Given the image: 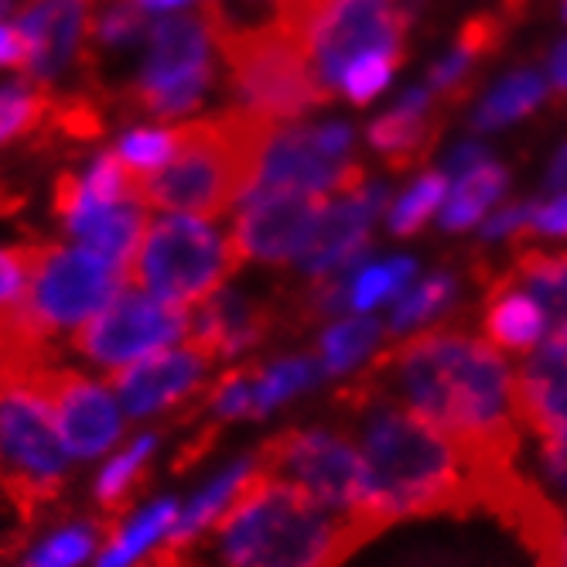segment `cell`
<instances>
[{
	"instance_id": "cell-30",
	"label": "cell",
	"mask_w": 567,
	"mask_h": 567,
	"mask_svg": "<svg viewBox=\"0 0 567 567\" xmlns=\"http://www.w3.org/2000/svg\"><path fill=\"white\" fill-rule=\"evenodd\" d=\"M178 503H157L151 506L147 513H141L134 523H127L124 530H116L113 534V544L103 550L100 564L96 567H127L134 564L154 540H161L165 534L175 530V523H178Z\"/></svg>"
},
{
	"instance_id": "cell-14",
	"label": "cell",
	"mask_w": 567,
	"mask_h": 567,
	"mask_svg": "<svg viewBox=\"0 0 567 567\" xmlns=\"http://www.w3.org/2000/svg\"><path fill=\"white\" fill-rule=\"evenodd\" d=\"M516 414L540 444L547 478L567 493V346L540 342L516 370Z\"/></svg>"
},
{
	"instance_id": "cell-36",
	"label": "cell",
	"mask_w": 567,
	"mask_h": 567,
	"mask_svg": "<svg viewBox=\"0 0 567 567\" xmlns=\"http://www.w3.org/2000/svg\"><path fill=\"white\" fill-rule=\"evenodd\" d=\"M444 195H449V178H444V175H424V178H417L408 188V195H403L396 206H393L390 229L396 236H414L437 213Z\"/></svg>"
},
{
	"instance_id": "cell-39",
	"label": "cell",
	"mask_w": 567,
	"mask_h": 567,
	"mask_svg": "<svg viewBox=\"0 0 567 567\" xmlns=\"http://www.w3.org/2000/svg\"><path fill=\"white\" fill-rule=\"evenodd\" d=\"M24 291H28V264H24V250H21V247L0 250V318H11V315L21 311Z\"/></svg>"
},
{
	"instance_id": "cell-51",
	"label": "cell",
	"mask_w": 567,
	"mask_h": 567,
	"mask_svg": "<svg viewBox=\"0 0 567 567\" xmlns=\"http://www.w3.org/2000/svg\"><path fill=\"white\" fill-rule=\"evenodd\" d=\"M11 8H14V0H0V18H4V14H8Z\"/></svg>"
},
{
	"instance_id": "cell-5",
	"label": "cell",
	"mask_w": 567,
	"mask_h": 567,
	"mask_svg": "<svg viewBox=\"0 0 567 567\" xmlns=\"http://www.w3.org/2000/svg\"><path fill=\"white\" fill-rule=\"evenodd\" d=\"M202 21L209 24L213 42L226 59L229 90L239 110L280 124L332 100V90L321 86L305 42L284 24H233L216 0H202Z\"/></svg>"
},
{
	"instance_id": "cell-37",
	"label": "cell",
	"mask_w": 567,
	"mask_h": 567,
	"mask_svg": "<svg viewBox=\"0 0 567 567\" xmlns=\"http://www.w3.org/2000/svg\"><path fill=\"white\" fill-rule=\"evenodd\" d=\"M396 55H362V59H355L349 69H346V75H342V90H346V96L352 100V103H370L373 96H380L383 90H386V83H390V75H393V69H396Z\"/></svg>"
},
{
	"instance_id": "cell-25",
	"label": "cell",
	"mask_w": 567,
	"mask_h": 567,
	"mask_svg": "<svg viewBox=\"0 0 567 567\" xmlns=\"http://www.w3.org/2000/svg\"><path fill=\"white\" fill-rule=\"evenodd\" d=\"M250 478H254V462L233 465L216 482H209L192 503H185V509L178 513L175 530H172L175 547L188 544L192 537L206 534V530H216V526L223 523V516L239 503V496L250 485Z\"/></svg>"
},
{
	"instance_id": "cell-23",
	"label": "cell",
	"mask_w": 567,
	"mask_h": 567,
	"mask_svg": "<svg viewBox=\"0 0 567 567\" xmlns=\"http://www.w3.org/2000/svg\"><path fill=\"white\" fill-rule=\"evenodd\" d=\"M485 339L499 352H534L547 336V315L544 308L506 277L493 284L485 298Z\"/></svg>"
},
{
	"instance_id": "cell-52",
	"label": "cell",
	"mask_w": 567,
	"mask_h": 567,
	"mask_svg": "<svg viewBox=\"0 0 567 567\" xmlns=\"http://www.w3.org/2000/svg\"><path fill=\"white\" fill-rule=\"evenodd\" d=\"M564 18H567V0H564Z\"/></svg>"
},
{
	"instance_id": "cell-10",
	"label": "cell",
	"mask_w": 567,
	"mask_h": 567,
	"mask_svg": "<svg viewBox=\"0 0 567 567\" xmlns=\"http://www.w3.org/2000/svg\"><path fill=\"white\" fill-rule=\"evenodd\" d=\"M213 34L198 18H165L147 31V62L131 90V106L147 116L195 110L213 90Z\"/></svg>"
},
{
	"instance_id": "cell-50",
	"label": "cell",
	"mask_w": 567,
	"mask_h": 567,
	"mask_svg": "<svg viewBox=\"0 0 567 567\" xmlns=\"http://www.w3.org/2000/svg\"><path fill=\"white\" fill-rule=\"evenodd\" d=\"M141 11H172V8H182L188 0H134Z\"/></svg>"
},
{
	"instance_id": "cell-15",
	"label": "cell",
	"mask_w": 567,
	"mask_h": 567,
	"mask_svg": "<svg viewBox=\"0 0 567 567\" xmlns=\"http://www.w3.org/2000/svg\"><path fill=\"white\" fill-rule=\"evenodd\" d=\"M243 206L229 239L239 260L288 264L298 260L301 250L329 206V195L315 192H257L243 198Z\"/></svg>"
},
{
	"instance_id": "cell-34",
	"label": "cell",
	"mask_w": 567,
	"mask_h": 567,
	"mask_svg": "<svg viewBox=\"0 0 567 567\" xmlns=\"http://www.w3.org/2000/svg\"><path fill=\"white\" fill-rule=\"evenodd\" d=\"M52 113V100L42 90L28 86H8L0 90V147L11 144L14 137H24L38 131Z\"/></svg>"
},
{
	"instance_id": "cell-42",
	"label": "cell",
	"mask_w": 567,
	"mask_h": 567,
	"mask_svg": "<svg viewBox=\"0 0 567 567\" xmlns=\"http://www.w3.org/2000/svg\"><path fill=\"white\" fill-rule=\"evenodd\" d=\"M472 65H475V62H472L462 49H455L452 55H444V59L431 69V90H434V93H455V86L465 83V75H468Z\"/></svg>"
},
{
	"instance_id": "cell-17",
	"label": "cell",
	"mask_w": 567,
	"mask_h": 567,
	"mask_svg": "<svg viewBox=\"0 0 567 567\" xmlns=\"http://www.w3.org/2000/svg\"><path fill=\"white\" fill-rule=\"evenodd\" d=\"M383 202H386L383 188H359V192L346 195L342 202H329L308 239V247L301 250L298 264L311 277L352 270V264L367 254L370 226L380 216Z\"/></svg>"
},
{
	"instance_id": "cell-19",
	"label": "cell",
	"mask_w": 567,
	"mask_h": 567,
	"mask_svg": "<svg viewBox=\"0 0 567 567\" xmlns=\"http://www.w3.org/2000/svg\"><path fill=\"white\" fill-rule=\"evenodd\" d=\"M93 0H38L34 8L21 14L18 31L28 42V65L24 72L38 83H45L55 72H62L83 42L86 11Z\"/></svg>"
},
{
	"instance_id": "cell-18",
	"label": "cell",
	"mask_w": 567,
	"mask_h": 567,
	"mask_svg": "<svg viewBox=\"0 0 567 567\" xmlns=\"http://www.w3.org/2000/svg\"><path fill=\"white\" fill-rule=\"evenodd\" d=\"M209 362L213 359L206 352L185 342L182 349H161L147 359H137L134 367L110 373L106 383L116 390V396L124 400V408L134 417H144L188 396L192 386L206 377Z\"/></svg>"
},
{
	"instance_id": "cell-16",
	"label": "cell",
	"mask_w": 567,
	"mask_h": 567,
	"mask_svg": "<svg viewBox=\"0 0 567 567\" xmlns=\"http://www.w3.org/2000/svg\"><path fill=\"white\" fill-rule=\"evenodd\" d=\"M38 393L45 396L49 414L55 421V431L62 437V444L69 449V455H103L110 452L116 437H120V408L116 400L96 386L93 380L69 373V370H42L34 377Z\"/></svg>"
},
{
	"instance_id": "cell-2",
	"label": "cell",
	"mask_w": 567,
	"mask_h": 567,
	"mask_svg": "<svg viewBox=\"0 0 567 567\" xmlns=\"http://www.w3.org/2000/svg\"><path fill=\"white\" fill-rule=\"evenodd\" d=\"M386 526L359 509L326 506L254 462V478L216 526L226 567H339Z\"/></svg>"
},
{
	"instance_id": "cell-13",
	"label": "cell",
	"mask_w": 567,
	"mask_h": 567,
	"mask_svg": "<svg viewBox=\"0 0 567 567\" xmlns=\"http://www.w3.org/2000/svg\"><path fill=\"white\" fill-rule=\"evenodd\" d=\"M362 182H367L362 165L336 154L326 141V134H321V127H277L264 151L260 178L250 195H257V192H315V195L342 192V195H352L362 188Z\"/></svg>"
},
{
	"instance_id": "cell-49",
	"label": "cell",
	"mask_w": 567,
	"mask_h": 567,
	"mask_svg": "<svg viewBox=\"0 0 567 567\" xmlns=\"http://www.w3.org/2000/svg\"><path fill=\"white\" fill-rule=\"evenodd\" d=\"M550 72H554V86H557V90H567V42H564L560 52L554 55Z\"/></svg>"
},
{
	"instance_id": "cell-27",
	"label": "cell",
	"mask_w": 567,
	"mask_h": 567,
	"mask_svg": "<svg viewBox=\"0 0 567 567\" xmlns=\"http://www.w3.org/2000/svg\"><path fill=\"white\" fill-rule=\"evenodd\" d=\"M318 373H321V362L308 355L280 359L260 373H250V417H260L270 408H277V403L308 390L318 380Z\"/></svg>"
},
{
	"instance_id": "cell-12",
	"label": "cell",
	"mask_w": 567,
	"mask_h": 567,
	"mask_svg": "<svg viewBox=\"0 0 567 567\" xmlns=\"http://www.w3.org/2000/svg\"><path fill=\"white\" fill-rule=\"evenodd\" d=\"M403 34H408V14L396 0H329L308 34V55L321 79V86L336 90L346 69L362 55H396Z\"/></svg>"
},
{
	"instance_id": "cell-44",
	"label": "cell",
	"mask_w": 567,
	"mask_h": 567,
	"mask_svg": "<svg viewBox=\"0 0 567 567\" xmlns=\"http://www.w3.org/2000/svg\"><path fill=\"white\" fill-rule=\"evenodd\" d=\"M534 216V206H509L503 213H496L489 223H485V239H503V236H523L526 223Z\"/></svg>"
},
{
	"instance_id": "cell-48",
	"label": "cell",
	"mask_w": 567,
	"mask_h": 567,
	"mask_svg": "<svg viewBox=\"0 0 567 567\" xmlns=\"http://www.w3.org/2000/svg\"><path fill=\"white\" fill-rule=\"evenodd\" d=\"M564 185H567V144L557 151L554 165L547 172V188H564Z\"/></svg>"
},
{
	"instance_id": "cell-1",
	"label": "cell",
	"mask_w": 567,
	"mask_h": 567,
	"mask_svg": "<svg viewBox=\"0 0 567 567\" xmlns=\"http://www.w3.org/2000/svg\"><path fill=\"white\" fill-rule=\"evenodd\" d=\"M377 373H390L403 408L458 444L475 472L478 499L496 475L516 468L523 434L516 373L499 349L455 329H434L383 355Z\"/></svg>"
},
{
	"instance_id": "cell-7",
	"label": "cell",
	"mask_w": 567,
	"mask_h": 567,
	"mask_svg": "<svg viewBox=\"0 0 567 567\" xmlns=\"http://www.w3.org/2000/svg\"><path fill=\"white\" fill-rule=\"evenodd\" d=\"M21 250L28 264L21 311L49 339L62 329H79L127 288L124 274L83 247L69 250L55 243H24Z\"/></svg>"
},
{
	"instance_id": "cell-6",
	"label": "cell",
	"mask_w": 567,
	"mask_h": 567,
	"mask_svg": "<svg viewBox=\"0 0 567 567\" xmlns=\"http://www.w3.org/2000/svg\"><path fill=\"white\" fill-rule=\"evenodd\" d=\"M233 239L195 216H168L144 229L127 270V288L175 308L209 301L239 267Z\"/></svg>"
},
{
	"instance_id": "cell-9",
	"label": "cell",
	"mask_w": 567,
	"mask_h": 567,
	"mask_svg": "<svg viewBox=\"0 0 567 567\" xmlns=\"http://www.w3.org/2000/svg\"><path fill=\"white\" fill-rule=\"evenodd\" d=\"M0 458L11 468L4 472V485L21 509H34L52 499L69 462V449L55 431L34 377L0 386Z\"/></svg>"
},
{
	"instance_id": "cell-41",
	"label": "cell",
	"mask_w": 567,
	"mask_h": 567,
	"mask_svg": "<svg viewBox=\"0 0 567 567\" xmlns=\"http://www.w3.org/2000/svg\"><path fill=\"white\" fill-rule=\"evenodd\" d=\"M141 28H144V11L134 4V0H120V4H113L110 14L100 21L96 34L110 45H124L131 38H137Z\"/></svg>"
},
{
	"instance_id": "cell-29",
	"label": "cell",
	"mask_w": 567,
	"mask_h": 567,
	"mask_svg": "<svg viewBox=\"0 0 567 567\" xmlns=\"http://www.w3.org/2000/svg\"><path fill=\"white\" fill-rule=\"evenodd\" d=\"M383 336V326L377 318H342L321 336V373H349L355 362L367 359Z\"/></svg>"
},
{
	"instance_id": "cell-47",
	"label": "cell",
	"mask_w": 567,
	"mask_h": 567,
	"mask_svg": "<svg viewBox=\"0 0 567 567\" xmlns=\"http://www.w3.org/2000/svg\"><path fill=\"white\" fill-rule=\"evenodd\" d=\"M137 567H198V564H195V560H188V557H182V550H178V547H165V550H157L151 560L137 564Z\"/></svg>"
},
{
	"instance_id": "cell-40",
	"label": "cell",
	"mask_w": 567,
	"mask_h": 567,
	"mask_svg": "<svg viewBox=\"0 0 567 567\" xmlns=\"http://www.w3.org/2000/svg\"><path fill=\"white\" fill-rule=\"evenodd\" d=\"M499 42H503V21L493 18V14H478V18H472V21L462 28L455 49H462L472 62H478L482 55L496 52Z\"/></svg>"
},
{
	"instance_id": "cell-28",
	"label": "cell",
	"mask_w": 567,
	"mask_h": 567,
	"mask_svg": "<svg viewBox=\"0 0 567 567\" xmlns=\"http://www.w3.org/2000/svg\"><path fill=\"white\" fill-rule=\"evenodd\" d=\"M547 93V83L537 75V72H513L509 79L482 100L478 113H475V127L478 131H499L513 120L530 113Z\"/></svg>"
},
{
	"instance_id": "cell-24",
	"label": "cell",
	"mask_w": 567,
	"mask_h": 567,
	"mask_svg": "<svg viewBox=\"0 0 567 567\" xmlns=\"http://www.w3.org/2000/svg\"><path fill=\"white\" fill-rule=\"evenodd\" d=\"M509 284L530 295L547 315L544 342L567 346V254L523 250L503 274Z\"/></svg>"
},
{
	"instance_id": "cell-43",
	"label": "cell",
	"mask_w": 567,
	"mask_h": 567,
	"mask_svg": "<svg viewBox=\"0 0 567 567\" xmlns=\"http://www.w3.org/2000/svg\"><path fill=\"white\" fill-rule=\"evenodd\" d=\"M526 233L567 236V192L557 195L554 202H547V206H534V216H530V223H526Z\"/></svg>"
},
{
	"instance_id": "cell-26",
	"label": "cell",
	"mask_w": 567,
	"mask_h": 567,
	"mask_svg": "<svg viewBox=\"0 0 567 567\" xmlns=\"http://www.w3.org/2000/svg\"><path fill=\"white\" fill-rule=\"evenodd\" d=\"M506 188V172L489 157L485 165L472 168L462 175V182L455 185V192L444 202V229H468L475 226L485 213H489L493 202L503 195Z\"/></svg>"
},
{
	"instance_id": "cell-45",
	"label": "cell",
	"mask_w": 567,
	"mask_h": 567,
	"mask_svg": "<svg viewBox=\"0 0 567 567\" xmlns=\"http://www.w3.org/2000/svg\"><path fill=\"white\" fill-rule=\"evenodd\" d=\"M0 65H28V42L18 28L0 24Z\"/></svg>"
},
{
	"instance_id": "cell-22",
	"label": "cell",
	"mask_w": 567,
	"mask_h": 567,
	"mask_svg": "<svg viewBox=\"0 0 567 567\" xmlns=\"http://www.w3.org/2000/svg\"><path fill=\"white\" fill-rule=\"evenodd\" d=\"M431 90H411L390 113L370 124V144L386 157L390 168H414L437 141V124L427 120Z\"/></svg>"
},
{
	"instance_id": "cell-38",
	"label": "cell",
	"mask_w": 567,
	"mask_h": 567,
	"mask_svg": "<svg viewBox=\"0 0 567 567\" xmlns=\"http://www.w3.org/2000/svg\"><path fill=\"white\" fill-rule=\"evenodd\" d=\"M90 550H93V530L75 526V530H62L52 540H45L24 560V567H75Z\"/></svg>"
},
{
	"instance_id": "cell-32",
	"label": "cell",
	"mask_w": 567,
	"mask_h": 567,
	"mask_svg": "<svg viewBox=\"0 0 567 567\" xmlns=\"http://www.w3.org/2000/svg\"><path fill=\"white\" fill-rule=\"evenodd\" d=\"M151 449H154V437H141L134 441L124 455H116L103 475H100V485H96V496H100V506L113 516L124 513V506L134 499V489H137V478L151 458Z\"/></svg>"
},
{
	"instance_id": "cell-8",
	"label": "cell",
	"mask_w": 567,
	"mask_h": 567,
	"mask_svg": "<svg viewBox=\"0 0 567 567\" xmlns=\"http://www.w3.org/2000/svg\"><path fill=\"white\" fill-rule=\"evenodd\" d=\"M260 472L288 482L305 496L336 506L359 509L370 506V468L362 449L332 431H284L270 437L254 458ZM377 519V516H373Z\"/></svg>"
},
{
	"instance_id": "cell-35",
	"label": "cell",
	"mask_w": 567,
	"mask_h": 567,
	"mask_svg": "<svg viewBox=\"0 0 567 567\" xmlns=\"http://www.w3.org/2000/svg\"><path fill=\"white\" fill-rule=\"evenodd\" d=\"M178 147V127H137L120 141L116 154L134 175H154L168 165Z\"/></svg>"
},
{
	"instance_id": "cell-46",
	"label": "cell",
	"mask_w": 567,
	"mask_h": 567,
	"mask_svg": "<svg viewBox=\"0 0 567 567\" xmlns=\"http://www.w3.org/2000/svg\"><path fill=\"white\" fill-rule=\"evenodd\" d=\"M489 161V151H485L482 144H475V141H468V144H462L458 151H455V157H452V168L455 172H472V168H478V165H485Z\"/></svg>"
},
{
	"instance_id": "cell-33",
	"label": "cell",
	"mask_w": 567,
	"mask_h": 567,
	"mask_svg": "<svg viewBox=\"0 0 567 567\" xmlns=\"http://www.w3.org/2000/svg\"><path fill=\"white\" fill-rule=\"evenodd\" d=\"M452 298H455L452 274H434V277L421 280L417 288L403 291L396 298L393 315H390V332H408L414 326H424V321H431Z\"/></svg>"
},
{
	"instance_id": "cell-31",
	"label": "cell",
	"mask_w": 567,
	"mask_h": 567,
	"mask_svg": "<svg viewBox=\"0 0 567 567\" xmlns=\"http://www.w3.org/2000/svg\"><path fill=\"white\" fill-rule=\"evenodd\" d=\"M411 277H414V260H386V264L362 267L349 284V305L355 311H373L408 291Z\"/></svg>"
},
{
	"instance_id": "cell-20",
	"label": "cell",
	"mask_w": 567,
	"mask_h": 567,
	"mask_svg": "<svg viewBox=\"0 0 567 567\" xmlns=\"http://www.w3.org/2000/svg\"><path fill=\"white\" fill-rule=\"evenodd\" d=\"M267 311L243 301L236 295H213L209 301L195 305L192 326L185 342L195 346L198 352H206L209 359L233 355L239 349H247L264 339L267 332Z\"/></svg>"
},
{
	"instance_id": "cell-4",
	"label": "cell",
	"mask_w": 567,
	"mask_h": 567,
	"mask_svg": "<svg viewBox=\"0 0 567 567\" xmlns=\"http://www.w3.org/2000/svg\"><path fill=\"white\" fill-rule=\"evenodd\" d=\"M274 131L277 124L239 106L182 124L175 157L154 175H134V195L141 206L216 219L254 192Z\"/></svg>"
},
{
	"instance_id": "cell-3",
	"label": "cell",
	"mask_w": 567,
	"mask_h": 567,
	"mask_svg": "<svg viewBox=\"0 0 567 567\" xmlns=\"http://www.w3.org/2000/svg\"><path fill=\"white\" fill-rule=\"evenodd\" d=\"M373 403L359 444L370 468V516L393 526L411 516L482 509L475 472L452 437H444L403 403Z\"/></svg>"
},
{
	"instance_id": "cell-11",
	"label": "cell",
	"mask_w": 567,
	"mask_h": 567,
	"mask_svg": "<svg viewBox=\"0 0 567 567\" xmlns=\"http://www.w3.org/2000/svg\"><path fill=\"white\" fill-rule=\"evenodd\" d=\"M192 311L157 301L144 291H120L100 315L75 329L72 349L93 367L116 373L188 336Z\"/></svg>"
},
{
	"instance_id": "cell-21",
	"label": "cell",
	"mask_w": 567,
	"mask_h": 567,
	"mask_svg": "<svg viewBox=\"0 0 567 567\" xmlns=\"http://www.w3.org/2000/svg\"><path fill=\"white\" fill-rule=\"evenodd\" d=\"M69 233L79 239V247L100 257L103 264L116 267L127 280L131 260L144 239V209L141 202H116V206H93L79 209L72 219H65Z\"/></svg>"
}]
</instances>
